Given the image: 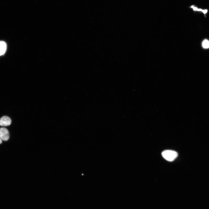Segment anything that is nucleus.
I'll list each match as a JSON object with an SVG mask.
<instances>
[{"mask_svg":"<svg viewBox=\"0 0 209 209\" xmlns=\"http://www.w3.org/2000/svg\"><path fill=\"white\" fill-rule=\"evenodd\" d=\"M11 123L10 118L6 116H4L0 118V125L7 126L10 125Z\"/></svg>","mask_w":209,"mask_h":209,"instance_id":"obj_3","label":"nucleus"},{"mask_svg":"<svg viewBox=\"0 0 209 209\" xmlns=\"http://www.w3.org/2000/svg\"><path fill=\"white\" fill-rule=\"evenodd\" d=\"M7 45L4 41H0V56L4 54L6 50Z\"/></svg>","mask_w":209,"mask_h":209,"instance_id":"obj_4","label":"nucleus"},{"mask_svg":"<svg viewBox=\"0 0 209 209\" xmlns=\"http://www.w3.org/2000/svg\"><path fill=\"white\" fill-rule=\"evenodd\" d=\"M163 157L169 161H172L178 156L177 153L175 151L166 150L163 151L161 153Z\"/></svg>","mask_w":209,"mask_h":209,"instance_id":"obj_1","label":"nucleus"},{"mask_svg":"<svg viewBox=\"0 0 209 209\" xmlns=\"http://www.w3.org/2000/svg\"><path fill=\"white\" fill-rule=\"evenodd\" d=\"M202 46L204 48H209V41L207 39L204 40L202 43Z\"/></svg>","mask_w":209,"mask_h":209,"instance_id":"obj_6","label":"nucleus"},{"mask_svg":"<svg viewBox=\"0 0 209 209\" xmlns=\"http://www.w3.org/2000/svg\"><path fill=\"white\" fill-rule=\"evenodd\" d=\"M2 143V140L0 138V144H1Z\"/></svg>","mask_w":209,"mask_h":209,"instance_id":"obj_7","label":"nucleus"},{"mask_svg":"<svg viewBox=\"0 0 209 209\" xmlns=\"http://www.w3.org/2000/svg\"><path fill=\"white\" fill-rule=\"evenodd\" d=\"M0 138L2 140L6 141L9 138V134L8 130L4 127L0 128Z\"/></svg>","mask_w":209,"mask_h":209,"instance_id":"obj_2","label":"nucleus"},{"mask_svg":"<svg viewBox=\"0 0 209 209\" xmlns=\"http://www.w3.org/2000/svg\"><path fill=\"white\" fill-rule=\"evenodd\" d=\"M190 7L193 9V11H195L201 12H202L205 15L207 13L208 11V10L207 9H202L201 8H198L197 6L194 5L191 6Z\"/></svg>","mask_w":209,"mask_h":209,"instance_id":"obj_5","label":"nucleus"}]
</instances>
